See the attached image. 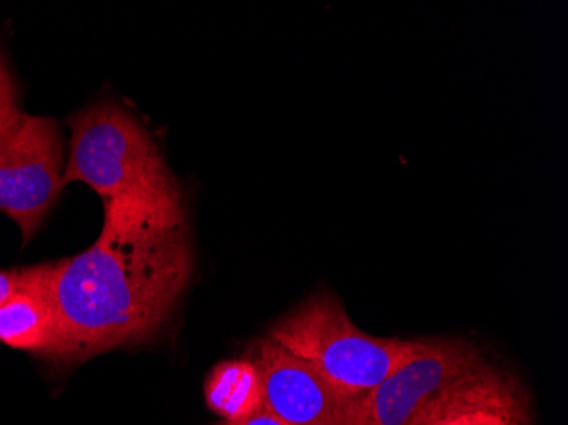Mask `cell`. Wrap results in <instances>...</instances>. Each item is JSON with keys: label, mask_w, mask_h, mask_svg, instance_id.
Masks as SVG:
<instances>
[{"label": "cell", "mask_w": 568, "mask_h": 425, "mask_svg": "<svg viewBox=\"0 0 568 425\" xmlns=\"http://www.w3.org/2000/svg\"><path fill=\"white\" fill-rule=\"evenodd\" d=\"M193 274L183 194L172 175L104 201L94 245L55 262L59 363L161 334Z\"/></svg>", "instance_id": "6da1fadb"}, {"label": "cell", "mask_w": 568, "mask_h": 425, "mask_svg": "<svg viewBox=\"0 0 568 425\" xmlns=\"http://www.w3.org/2000/svg\"><path fill=\"white\" fill-rule=\"evenodd\" d=\"M267 337L314 367L335 392L361 405L414 347V341L361 331L327 291L283 316Z\"/></svg>", "instance_id": "7a4b0ae2"}, {"label": "cell", "mask_w": 568, "mask_h": 425, "mask_svg": "<svg viewBox=\"0 0 568 425\" xmlns=\"http://www.w3.org/2000/svg\"><path fill=\"white\" fill-rule=\"evenodd\" d=\"M70 128L63 185L82 182L106 201L171 175L149 131L116 102L89 105L70 118Z\"/></svg>", "instance_id": "3957f363"}, {"label": "cell", "mask_w": 568, "mask_h": 425, "mask_svg": "<svg viewBox=\"0 0 568 425\" xmlns=\"http://www.w3.org/2000/svg\"><path fill=\"white\" fill-rule=\"evenodd\" d=\"M484 363L477 347L462 338L414 341L410 353L366 398L368 425H436Z\"/></svg>", "instance_id": "277c9868"}, {"label": "cell", "mask_w": 568, "mask_h": 425, "mask_svg": "<svg viewBox=\"0 0 568 425\" xmlns=\"http://www.w3.org/2000/svg\"><path fill=\"white\" fill-rule=\"evenodd\" d=\"M59 127L18 113L0 128V211L18 223L22 244L33 239L63 190Z\"/></svg>", "instance_id": "5b68a950"}, {"label": "cell", "mask_w": 568, "mask_h": 425, "mask_svg": "<svg viewBox=\"0 0 568 425\" xmlns=\"http://www.w3.org/2000/svg\"><path fill=\"white\" fill-rule=\"evenodd\" d=\"M248 360L263 378V408L286 425H368L366 405L335 392L314 367L284 350L260 338Z\"/></svg>", "instance_id": "8992f818"}, {"label": "cell", "mask_w": 568, "mask_h": 425, "mask_svg": "<svg viewBox=\"0 0 568 425\" xmlns=\"http://www.w3.org/2000/svg\"><path fill=\"white\" fill-rule=\"evenodd\" d=\"M55 262L34 265L33 276L0 305V342L57 361L60 328L51 291Z\"/></svg>", "instance_id": "52a82bcc"}, {"label": "cell", "mask_w": 568, "mask_h": 425, "mask_svg": "<svg viewBox=\"0 0 568 425\" xmlns=\"http://www.w3.org/2000/svg\"><path fill=\"white\" fill-rule=\"evenodd\" d=\"M204 401L225 422L251 417L263 408L264 386L251 360L223 361L204 382Z\"/></svg>", "instance_id": "ba28073f"}, {"label": "cell", "mask_w": 568, "mask_h": 425, "mask_svg": "<svg viewBox=\"0 0 568 425\" xmlns=\"http://www.w3.org/2000/svg\"><path fill=\"white\" fill-rule=\"evenodd\" d=\"M33 267L24 270H0V305H4L11 296H14L22 286L33 276Z\"/></svg>", "instance_id": "9c48e42d"}, {"label": "cell", "mask_w": 568, "mask_h": 425, "mask_svg": "<svg viewBox=\"0 0 568 425\" xmlns=\"http://www.w3.org/2000/svg\"><path fill=\"white\" fill-rule=\"evenodd\" d=\"M16 113H18V108H16L14 89H12L8 72L2 67L0 69V128L4 127Z\"/></svg>", "instance_id": "30bf717a"}, {"label": "cell", "mask_w": 568, "mask_h": 425, "mask_svg": "<svg viewBox=\"0 0 568 425\" xmlns=\"http://www.w3.org/2000/svg\"><path fill=\"white\" fill-rule=\"evenodd\" d=\"M220 425H286L284 422H281L280 418L274 417L270 412L261 408L260 412H255L251 417L242 418V421L237 422H223Z\"/></svg>", "instance_id": "8fae6325"}, {"label": "cell", "mask_w": 568, "mask_h": 425, "mask_svg": "<svg viewBox=\"0 0 568 425\" xmlns=\"http://www.w3.org/2000/svg\"><path fill=\"white\" fill-rule=\"evenodd\" d=\"M436 425H443V422H439V424H436Z\"/></svg>", "instance_id": "7c38bea8"}, {"label": "cell", "mask_w": 568, "mask_h": 425, "mask_svg": "<svg viewBox=\"0 0 568 425\" xmlns=\"http://www.w3.org/2000/svg\"><path fill=\"white\" fill-rule=\"evenodd\" d=\"M0 69H2V63H0Z\"/></svg>", "instance_id": "4fadbf2b"}]
</instances>
